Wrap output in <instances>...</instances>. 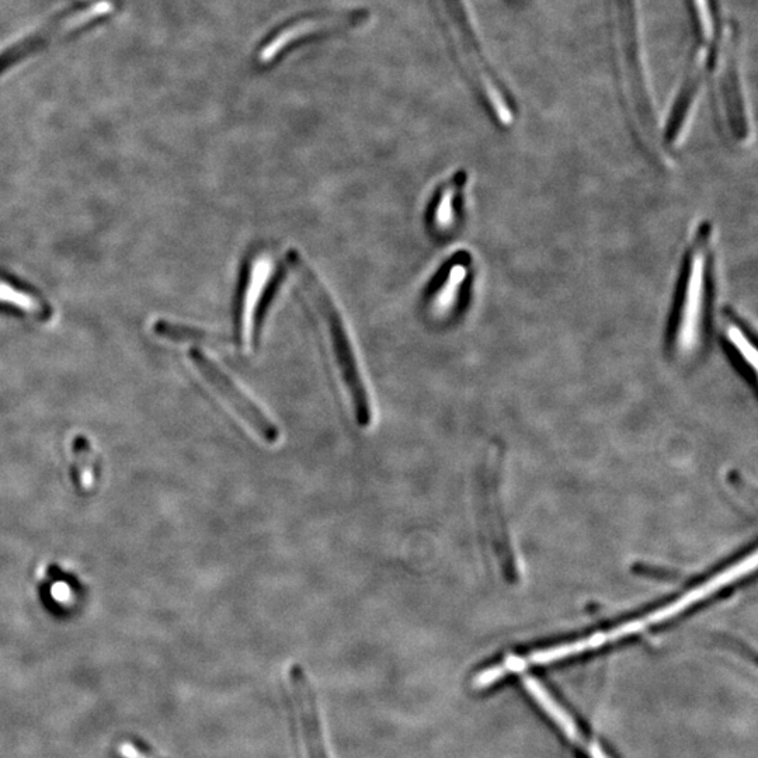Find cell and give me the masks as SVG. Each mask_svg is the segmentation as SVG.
<instances>
[{
  "label": "cell",
  "mask_w": 758,
  "mask_h": 758,
  "mask_svg": "<svg viewBox=\"0 0 758 758\" xmlns=\"http://www.w3.org/2000/svg\"><path fill=\"white\" fill-rule=\"evenodd\" d=\"M611 38L622 97L636 134L650 154L670 161L649 72L639 0H610Z\"/></svg>",
  "instance_id": "cell-1"
},
{
  "label": "cell",
  "mask_w": 758,
  "mask_h": 758,
  "mask_svg": "<svg viewBox=\"0 0 758 758\" xmlns=\"http://www.w3.org/2000/svg\"><path fill=\"white\" fill-rule=\"evenodd\" d=\"M714 226L698 225L684 257L676 298L671 309L666 346L671 360H700L711 329L714 298Z\"/></svg>",
  "instance_id": "cell-2"
},
{
  "label": "cell",
  "mask_w": 758,
  "mask_h": 758,
  "mask_svg": "<svg viewBox=\"0 0 758 758\" xmlns=\"http://www.w3.org/2000/svg\"><path fill=\"white\" fill-rule=\"evenodd\" d=\"M756 566L757 552L753 551L749 556L743 558L742 561L729 566L728 569L722 570L718 575L708 579L707 582L701 583L700 586L687 591L684 596L677 598L673 603L664 605V607L652 611L648 615L625 622V624L618 625V627L610 629V631L597 632V634L579 639V641L538 650V652L523 657L509 656L502 663L497 664V666L490 667V669L479 673L474 678V687L481 690V688L492 686L493 683L499 681L500 678L506 677L507 674L520 673V671L527 670L528 667L558 662V660L566 659V657L580 655V653L587 652V650L601 648V646L607 645V643L620 641V639L627 638V636L641 634L646 628L669 621L671 618L677 617L678 614L684 613L688 608L693 607L694 604L701 603L702 600H707L708 597L714 596L723 587L729 586V584L735 583L737 580L742 579V577L754 572Z\"/></svg>",
  "instance_id": "cell-3"
},
{
  "label": "cell",
  "mask_w": 758,
  "mask_h": 758,
  "mask_svg": "<svg viewBox=\"0 0 758 758\" xmlns=\"http://www.w3.org/2000/svg\"><path fill=\"white\" fill-rule=\"evenodd\" d=\"M287 262L322 321L336 370L349 396L354 419L361 429H368L374 416L371 398L342 314L336 302L330 297L328 288L319 280L314 269L309 266L298 250H288Z\"/></svg>",
  "instance_id": "cell-4"
},
{
  "label": "cell",
  "mask_w": 758,
  "mask_h": 758,
  "mask_svg": "<svg viewBox=\"0 0 758 758\" xmlns=\"http://www.w3.org/2000/svg\"><path fill=\"white\" fill-rule=\"evenodd\" d=\"M434 3L469 81L478 90L496 123L504 128L511 127L514 123L513 107L497 81L468 0H434Z\"/></svg>",
  "instance_id": "cell-5"
},
{
  "label": "cell",
  "mask_w": 758,
  "mask_h": 758,
  "mask_svg": "<svg viewBox=\"0 0 758 758\" xmlns=\"http://www.w3.org/2000/svg\"><path fill=\"white\" fill-rule=\"evenodd\" d=\"M695 19V44L681 78L676 100L663 127L667 152L683 144L697 113L709 65L714 64L716 22L711 0H691ZM670 154V152H669Z\"/></svg>",
  "instance_id": "cell-6"
},
{
  "label": "cell",
  "mask_w": 758,
  "mask_h": 758,
  "mask_svg": "<svg viewBox=\"0 0 758 758\" xmlns=\"http://www.w3.org/2000/svg\"><path fill=\"white\" fill-rule=\"evenodd\" d=\"M739 36L733 26L723 29L715 58L714 96L716 110L726 135L744 145L753 135L749 95L740 61Z\"/></svg>",
  "instance_id": "cell-7"
},
{
  "label": "cell",
  "mask_w": 758,
  "mask_h": 758,
  "mask_svg": "<svg viewBox=\"0 0 758 758\" xmlns=\"http://www.w3.org/2000/svg\"><path fill=\"white\" fill-rule=\"evenodd\" d=\"M117 10L118 0H86L82 5L62 10L30 36L20 38L15 44L0 51V76L47 50L50 45L109 19Z\"/></svg>",
  "instance_id": "cell-8"
},
{
  "label": "cell",
  "mask_w": 758,
  "mask_h": 758,
  "mask_svg": "<svg viewBox=\"0 0 758 758\" xmlns=\"http://www.w3.org/2000/svg\"><path fill=\"white\" fill-rule=\"evenodd\" d=\"M189 357L207 384L217 392L218 396H221L222 401L234 410L236 415L241 417L243 422L248 424L250 429L255 431L263 443L274 445L280 441L281 431L277 424L235 384L234 379L229 378L225 371L219 368L210 357L205 356L201 350H190Z\"/></svg>",
  "instance_id": "cell-9"
},
{
  "label": "cell",
  "mask_w": 758,
  "mask_h": 758,
  "mask_svg": "<svg viewBox=\"0 0 758 758\" xmlns=\"http://www.w3.org/2000/svg\"><path fill=\"white\" fill-rule=\"evenodd\" d=\"M364 19L363 13H329V15H315L295 20L280 27L260 47L257 61L260 65H270L278 61L285 52L291 51L302 41L322 36V34L335 33L353 27L354 24Z\"/></svg>",
  "instance_id": "cell-10"
},
{
  "label": "cell",
  "mask_w": 758,
  "mask_h": 758,
  "mask_svg": "<svg viewBox=\"0 0 758 758\" xmlns=\"http://www.w3.org/2000/svg\"><path fill=\"white\" fill-rule=\"evenodd\" d=\"M277 267L267 256L256 257L250 266L248 278L243 285L241 304L238 312V333L241 346L245 350L255 347L257 321L264 308L267 294L271 290Z\"/></svg>",
  "instance_id": "cell-11"
},
{
  "label": "cell",
  "mask_w": 758,
  "mask_h": 758,
  "mask_svg": "<svg viewBox=\"0 0 758 758\" xmlns=\"http://www.w3.org/2000/svg\"><path fill=\"white\" fill-rule=\"evenodd\" d=\"M472 259L469 253H455L438 271L427 294V308L434 318L448 319L457 314L471 281Z\"/></svg>",
  "instance_id": "cell-12"
},
{
  "label": "cell",
  "mask_w": 758,
  "mask_h": 758,
  "mask_svg": "<svg viewBox=\"0 0 758 758\" xmlns=\"http://www.w3.org/2000/svg\"><path fill=\"white\" fill-rule=\"evenodd\" d=\"M290 684L302 743L307 750L308 758H329L314 687L301 664H292Z\"/></svg>",
  "instance_id": "cell-13"
},
{
  "label": "cell",
  "mask_w": 758,
  "mask_h": 758,
  "mask_svg": "<svg viewBox=\"0 0 758 758\" xmlns=\"http://www.w3.org/2000/svg\"><path fill=\"white\" fill-rule=\"evenodd\" d=\"M468 183V173L458 170L438 189L429 210L431 231L440 238L451 235L461 219L464 190Z\"/></svg>",
  "instance_id": "cell-14"
},
{
  "label": "cell",
  "mask_w": 758,
  "mask_h": 758,
  "mask_svg": "<svg viewBox=\"0 0 758 758\" xmlns=\"http://www.w3.org/2000/svg\"><path fill=\"white\" fill-rule=\"evenodd\" d=\"M721 342L730 360L747 374L757 375L756 339L749 328L735 314L723 309L721 315Z\"/></svg>",
  "instance_id": "cell-15"
},
{
  "label": "cell",
  "mask_w": 758,
  "mask_h": 758,
  "mask_svg": "<svg viewBox=\"0 0 758 758\" xmlns=\"http://www.w3.org/2000/svg\"><path fill=\"white\" fill-rule=\"evenodd\" d=\"M0 302L19 308L40 322L51 321L54 315L50 302L40 291L10 274H0Z\"/></svg>",
  "instance_id": "cell-16"
},
{
  "label": "cell",
  "mask_w": 758,
  "mask_h": 758,
  "mask_svg": "<svg viewBox=\"0 0 758 758\" xmlns=\"http://www.w3.org/2000/svg\"><path fill=\"white\" fill-rule=\"evenodd\" d=\"M152 332L161 339L172 343H197L207 346H224L228 343V337L210 332V330L193 328L183 323L170 322L166 319H158L152 325Z\"/></svg>",
  "instance_id": "cell-17"
},
{
  "label": "cell",
  "mask_w": 758,
  "mask_h": 758,
  "mask_svg": "<svg viewBox=\"0 0 758 758\" xmlns=\"http://www.w3.org/2000/svg\"><path fill=\"white\" fill-rule=\"evenodd\" d=\"M524 686L527 688L528 693L533 695L534 700L541 705L542 709H544V711L547 712V714L551 716L559 726H561L563 732H565L573 742L583 744L584 746L582 733L577 729L576 723L570 718L568 712H566L565 709H563L561 705L551 697V694L542 687L540 681H538L537 678L527 676L524 677Z\"/></svg>",
  "instance_id": "cell-18"
}]
</instances>
